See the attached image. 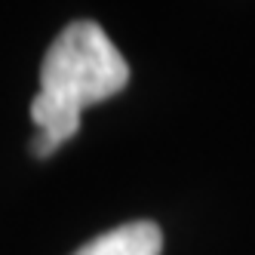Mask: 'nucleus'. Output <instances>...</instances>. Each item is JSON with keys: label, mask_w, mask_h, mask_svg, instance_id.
<instances>
[{"label": "nucleus", "mask_w": 255, "mask_h": 255, "mask_svg": "<svg viewBox=\"0 0 255 255\" xmlns=\"http://www.w3.org/2000/svg\"><path fill=\"white\" fill-rule=\"evenodd\" d=\"M129 83V65L111 37L89 19L71 22L49 43L40 65V93L31 99V120L37 135L31 138L34 157H49L59 144L80 129L83 108L123 93Z\"/></svg>", "instance_id": "f257e3e1"}, {"label": "nucleus", "mask_w": 255, "mask_h": 255, "mask_svg": "<svg viewBox=\"0 0 255 255\" xmlns=\"http://www.w3.org/2000/svg\"><path fill=\"white\" fill-rule=\"evenodd\" d=\"M163 234L154 222H129L80 246L74 255H160Z\"/></svg>", "instance_id": "f03ea898"}]
</instances>
